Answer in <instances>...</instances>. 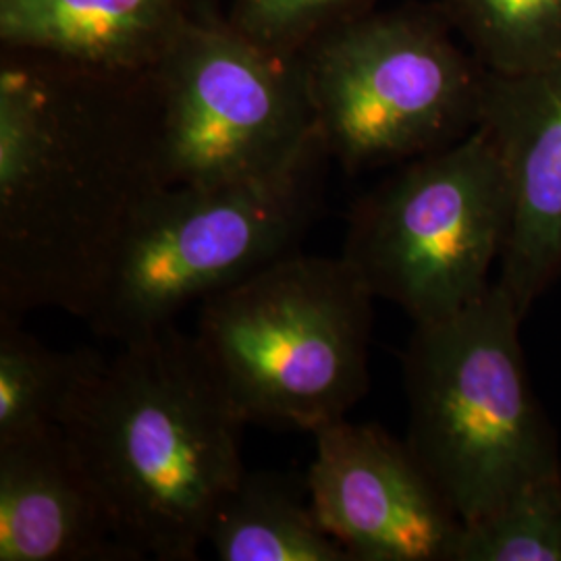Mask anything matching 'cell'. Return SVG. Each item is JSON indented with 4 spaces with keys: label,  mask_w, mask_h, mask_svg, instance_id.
I'll return each instance as SVG.
<instances>
[{
    "label": "cell",
    "mask_w": 561,
    "mask_h": 561,
    "mask_svg": "<svg viewBox=\"0 0 561 561\" xmlns=\"http://www.w3.org/2000/svg\"><path fill=\"white\" fill-rule=\"evenodd\" d=\"M164 185L154 71L0 53V317L55 308L83 321Z\"/></svg>",
    "instance_id": "6da1fadb"
},
{
    "label": "cell",
    "mask_w": 561,
    "mask_h": 561,
    "mask_svg": "<svg viewBox=\"0 0 561 561\" xmlns=\"http://www.w3.org/2000/svg\"><path fill=\"white\" fill-rule=\"evenodd\" d=\"M245 424L196 337L169 324L101 356L59 426L141 560L192 561L245 472Z\"/></svg>",
    "instance_id": "7a4b0ae2"
},
{
    "label": "cell",
    "mask_w": 561,
    "mask_h": 561,
    "mask_svg": "<svg viewBox=\"0 0 561 561\" xmlns=\"http://www.w3.org/2000/svg\"><path fill=\"white\" fill-rule=\"evenodd\" d=\"M524 319L495 279L458 314L414 324L403 354L405 443L461 522L561 474L558 437L522 352Z\"/></svg>",
    "instance_id": "3957f363"
},
{
    "label": "cell",
    "mask_w": 561,
    "mask_h": 561,
    "mask_svg": "<svg viewBox=\"0 0 561 561\" xmlns=\"http://www.w3.org/2000/svg\"><path fill=\"white\" fill-rule=\"evenodd\" d=\"M375 300L341 254L294 252L202 300L194 337L243 421L314 435L368 391Z\"/></svg>",
    "instance_id": "277c9868"
},
{
    "label": "cell",
    "mask_w": 561,
    "mask_h": 561,
    "mask_svg": "<svg viewBox=\"0 0 561 561\" xmlns=\"http://www.w3.org/2000/svg\"><path fill=\"white\" fill-rule=\"evenodd\" d=\"M331 162L321 136L273 175L164 185L140 208L83 321L127 343L169 324L262 266L298 252L317 219Z\"/></svg>",
    "instance_id": "5b68a950"
},
{
    "label": "cell",
    "mask_w": 561,
    "mask_h": 561,
    "mask_svg": "<svg viewBox=\"0 0 561 561\" xmlns=\"http://www.w3.org/2000/svg\"><path fill=\"white\" fill-rule=\"evenodd\" d=\"M442 4L341 23L300 53L331 161L350 175L461 140L481 117L486 69L461 50Z\"/></svg>",
    "instance_id": "8992f818"
},
{
    "label": "cell",
    "mask_w": 561,
    "mask_h": 561,
    "mask_svg": "<svg viewBox=\"0 0 561 561\" xmlns=\"http://www.w3.org/2000/svg\"><path fill=\"white\" fill-rule=\"evenodd\" d=\"M510 225L507 173L477 125L364 194L350 210L341 256L377 300L400 306L414 324L442 321L493 287Z\"/></svg>",
    "instance_id": "52a82bcc"
},
{
    "label": "cell",
    "mask_w": 561,
    "mask_h": 561,
    "mask_svg": "<svg viewBox=\"0 0 561 561\" xmlns=\"http://www.w3.org/2000/svg\"><path fill=\"white\" fill-rule=\"evenodd\" d=\"M154 83L167 185L266 178L321 136L300 55L262 46L227 18L194 15Z\"/></svg>",
    "instance_id": "ba28073f"
},
{
    "label": "cell",
    "mask_w": 561,
    "mask_h": 561,
    "mask_svg": "<svg viewBox=\"0 0 561 561\" xmlns=\"http://www.w3.org/2000/svg\"><path fill=\"white\" fill-rule=\"evenodd\" d=\"M314 442L310 500L350 561H449L461 520L405 439L343 419Z\"/></svg>",
    "instance_id": "9c48e42d"
},
{
    "label": "cell",
    "mask_w": 561,
    "mask_h": 561,
    "mask_svg": "<svg viewBox=\"0 0 561 561\" xmlns=\"http://www.w3.org/2000/svg\"><path fill=\"white\" fill-rule=\"evenodd\" d=\"M479 125L500 150L512 194L497 283L526 317L561 275V65L486 71Z\"/></svg>",
    "instance_id": "30bf717a"
},
{
    "label": "cell",
    "mask_w": 561,
    "mask_h": 561,
    "mask_svg": "<svg viewBox=\"0 0 561 561\" xmlns=\"http://www.w3.org/2000/svg\"><path fill=\"white\" fill-rule=\"evenodd\" d=\"M60 426L0 443V561H140Z\"/></svg>",
    "instance_id": "8fae6325"
},
{
    "label": "cell",
    "mask_w": 561,
    "mask_h": 561,
    "mask_svg": "<svg viewBox=\"0 0 561 561\" xmlns=\"http://www.w3.org/2000/svg\"><path fill=\"white\" fill-rule=\"evenodd\" d=\"M190 0H0L2 50L141 76L157 69L183 27Z\"/></svg>",
    "instance_id": "7c38bea8"
},
{
    "label": "cell",
    "mask_w": 561,
    "mask_h": 561,
    "mask_svg": "<svg viewBox=\"0 0 561 561\" xmlns=\"http://www.w3.org/2000/svg\"><path fill=\"white\" fill-rule=\"evenodd\" d=\"M206 545L221 561H350L322 528L306 474L245 470L219 505Z\"/></svg>",
    "instance_id": "4fadbf2b"
},
{
    "label": "cell",
    "mask_w": 561,
    "mask_h": 561,
    "mask_svg": "<svg viewBox=\"0 0 561 561\" xmlns=\"http://www.w3.org/2000/svg\"><path fill=\"white\" fill-rule=\"evenodd\" d=\"M99 360L94 350H53L0 317V443L59 426Z\"/></svg>",
    "instance_id": "5bb4252c"
},
{
    "label": "cell",
    "mask_w": 561,
    "mask_h": 561,
    "mask_svg": "<svg viewBox=\"0 0 561 561\" xmlns=\"http://www.w3.org/2000/svg\"><path fill=\"white\" fill-rule=\"evenodd\" d=\"M443 13L489 73L561 65V0H442Z\"/></svg>",
    "instance_id": "9a60e30c"
},
{
    "label": "cell",
    "mask_w": 561,
    "mask_h": 561,
    "mask_svg": "<svg viewBox=\"0 0 561 561\" xmlns=\"http://www.w3.org/2000/svg\"><path fill=\"white\" fill-rule=\"evenodd\" d=\"M449 561H561V474L530 482L461 522Z\"/></svg>",
    "instance_id": "2e32d148"
},
{
    "label": "cell",
    "mask_w": 561,
    "mask_h": 561,
    "mask_svg": "<svg viewBox=\"0 0 561 561\" xmlns=\"http://www.w3.org/2000/svg\"><path fill=\"white\" fill-rule=\"evenodd\" d=\"M379 0H233L227 20L262 46L301 50L341 23L377 9Z\"/></svg>",
    "instance_id": "e0dca14e"
}]
</instances>
